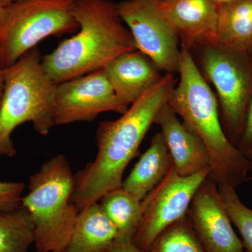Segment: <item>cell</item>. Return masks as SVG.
I'll list each match as a JSON object with an SVG mask.
<instances>
[{
  "instance_id": "6da1fadb",
  "label": "cell",
  "mask_w": 252,
  "mask_h": 252,
  "mask_svg": "<svg viewBox=\"0 0 252 252\" xmlns=\"http://www.w3.org/2000/svg\"><path fill=\"white\" fill-rule=\"evenodd\" d=\"M175 86L174 74L165 73L119 119L99 124L97 156L75 177L72 201L79 212L122 187L126 167L138 152Z\"/></svg>"
},
{
  "instance_id": "7a4b0ae2",
  "label": "cell",
  "mask_w": 252,
  "mask_h": 252,
  "mask_svg": "<svg viewBox=\"0 0 252 252\" xmlns=\"http://www.w3.org/2000/svg\"><path fill=\"white\" fill-rule=\"evenodd\" d=\"M180 81L167 104L200 137L208 151L211 180L236 189L252 181V160L243 155L225 134L217 95L207 84L191 51L181 46Z\"/></svg>"
},
{
  "instance_id": "3957f363",
  "label": "cell",
  "mask_w": 252,
  "mask_h": 252,
  "mask_svg": "<svg viewBox=\"0 0 252 252\" xmlns=\"http://www.w3.org/2000/svg\"><path fill=\"white\" fill-rule=\"evenodd\" d=\"M79 31L41 59L44 72L56 84L103 69L119 56L136 51L135 41L109 0H76Z\"/></svg>"
},
{
  "instance_id": "277c9868",
  "label": "cell",
  "mask_w": 252,
  "mask_h": 252,
  "mask_svg": "<svg viewBox=\"0 0 252 252\" xmlns=\"http://www.w3.org/2000/svg\"><path fill=\"white\" fill-rule=\"evenodd\" d=\"M4 89L0 101V157L16 154L11 139L18 126L31 122L34 130L47 135L55 126V96L58 84L50 79L34 48L4 69Z\"/></svg>"
},
{
  "instance_id": "5b68a950",
  "label": "cell",
  "mask_w": 252,
  "mask_h": 252,
  "mask_svg": "<svg viewBox=\"0 0 252 252\" xmlns=\"http://www.w3.org/2000/svg\"><path fill=\"white\" fill-rule=\"evenodd\" d=\"M74 188L75 176L63 154L46 160L30 177L22 206L34 224L36 252L67 249L79 213L72 201Z\"/></svg>"
},
{
  "instance_id": "8992f818",
  "label": "cell",
  "mask_w": 252,
  "mask_h": 252,
  "mask_svg": "<svg viewBox=\"0 0 252 252\" xmlns=\"http://www.w3.org/2000/svg\"><path fill=\"white\" fill-rule=\"evenodd\" d=\"M76 0H26L11 5L0 36V65L7 68L39 41L79 28Z\"/></svg>"
},
{
  "instance_id": "52a82bcc",
  "label": "cell",
  "mask_w": 252,
  "mask_h": 252,
  "mask_svg": "<svg viewBox=\"0 0 252 252\" xmlns=\"http://www.w3.org/2000/svg\"><path fill=\"white\" fill-rule=\"evenodd\" d=\"M204 77L217 92L222 125L237 145L252 94V59L248 54L219 44L200 46Z\"/></svg>"
},
{
  "instance_id": "ba28073f",
  "label": "cell",
  "mask_w": 252,
  "mask_h": 252,
  "mask_svg": "<svg viewBox=\"0 0 252 252\" xmlns=\"http://www.w3.org/2000/svg\"><path fill=\"white\" fill-rule=\"evenodd\" d=\"M210 170L183 177L172 167L163 180L142 200L143 216L132 243L149 252L164 230L187 215L197 190Z\"/></svg>"
},
{
  "instance_id": "9c48e42d",
  "label": "cell",
  "mask_w": 252,
  "mask_h": 252,
  "mask_svg": "<svg viewBox=\"0 0 252 252\" xmlns=\"http://www.w3.org/2000/svg\"><path fill=\"white\" fill-rule=\"evenodd\" d=\"M117 4L119 16L130 31L136 47L152 60L159 70L178 72L180 37L157 3L126 0Z\"/></svg>"
},
{
  "instance_id": "30bf717a",
  "label": "cell",
  "mask_w": 252,
  "mask_h": 252,
  "mask_svg": "<svg viewBox=\"0 0 252 252\" xmlns=\"http://www.w3.org/2000/svg\"><path fill=\"white\" fill-rule=\"evenodd\" d=\"M129 106L118 97L104 69L58 84L55 125L91 122L104 112L124 114Z\"/></svg>"
},
{
  "instance_id": "8fae6325",
  "label": "cell",
  "mask_w": 252,
  "mask_h": 252,
  "mask_svg": "<svg viewBox=\"0 0 252 252\" xmlns=\"http://www.w3.org/2000/svg\"><path fill=\"white\" fill-rule=\"evenodd\" d=\"M187 217L205 252H245L218 185L209 177L194 195Z\"/></svg>"
},
{
  "instance_id": "7c38bea8",
  "label": "cell",
  "mask_w": 252,
  "mask_h": 252,
  "mask_svg": "<svg viewBox=\"0 0 252 252\" xmlns=\"http://www.w3.org/2000/svg\"><path fill=\"white\" fill-rule=\"evenodd\" d=\"M156 3L178 34L181 46L191 51L216 44V3L211 0H160Z\"/></svg>"
},
{
  "instance_id": "4fadbf2b",
  "label": "cell",
  "mask_w": 252,
  "mask_h": 252,
  "mask_svg": "<svg viewBox=\"0 0 252 252\" xmlns=\"http://www.w3.org/2000/svg\"><path fill=\"white\" fill-rule=\"evenodd\" d=\"M154 124L160 126L178 175L189 177L210 170V155L205 144L187 124L181 122L167 102L158 112Z\"/></svg>"
},
{
  "instance_id": "5bb4252c",
  "label": "cell",
  "mask_w": 252,
  "mask_h": 252,
  "mask_svg": "<svg viewBox=\"0 0 252 252\" xmlns=\"http://www.w3.org/2000/svg\"><path fill=\"white\" fill-rule=\"evenodd\" d=\"M103 69L118 97L127 106L162 77L152 60L138 50L119 56Z\"/></svg>"
},
{
  "instance_id": "9a60e30c",
  "label": "cell",
  "mask_w": 252,
  "mask_h": 252,
  "mask_svg": "<svg viewBox=\"0 0 252 252\" xmlns=\"http://www.w3.org/2000/svg\"><path fill=\"white\" fill-rule=\"evenodd\" d=\"M173 161L160 132L152 137L149 148L123 181L122 187L134 198L143 200L168 174Z\"/></svg>"
},
{
  "instance_id": "2e32d148",
  "label": "cell",
  "mask_w": 252,
  "mask_h": 252,
  "mask_svg": "<svg viewBox=\"0 0 252 252\" xmlns=\"http://www.w3.org/2000/svg\"><path fill=\"white\" fill-rule=\"evenodd\" d=\"M117 239V228L97 202L79 212L67 250L69 252H111Z\"/></svg>"
},
{
  "instance_id": "e0dca14e",
  "label": "cell",
  "mask_w": 252,
  "mask_h": 252,
  "mask_svg": "<svg viewBox=\"0 0 252 252\" xmlns=\"http://www.w3.org/2000/svg\"><path fill=\"white\" fill-rule=\"evenodd\" d=\"M216 44L249 54L252 47V0L217 4Z\"/></svg>"
},
{
  "instance_id": "ac0fdd59",
  "label": "cell",
  "mask_w": 252,
  "mask_h": 252,
  "mask_svg": "<svg viewBox=\"0 0 252 252\" xmlns=\"http://www.w3.org/2000/svg\"><path fill=\"white\" fill-rule=\"evenodd\" d=\"M99 201L104 213L117 228V241H133L143 216L142 201L122 187L106 193Z\"/></svg>"
},
{
  "instance_id": "d6986e66",
  "label": "cell",
  "mask_w": 252,
  "mask_h": 252,
  "mask_svg": "<svg viewBox=\"0 0 252 252\" xmlns=\"http://www.w3.org/2000/svg\"><path fill=\"white\" fill-rule=\"evenodd\" d=\"M34 240V224L24 207L0 211V252H28Z\"/></svg>"
},
{
  "instance_id": "ffe728a7",
  "label": "cell",
  "mask_w": 252,
  "mask_h": 252,
  "mask_svg": "<svg viewBox=\"0 0 252 252\" xmlns=\"http://www.w3.org/2000/svg\"><path fill=\"white\" fill-rule=\"evenodd\" d=\"M148 252H205L188 217L170 225L160 235Z\"/></svg>"
},
{
  "instance_id": "44dd1931",
  "label": "cell",
  "mask_w": 252,
  "mask_h": 252,
  "mask_svg": "<svg viewBox=\"0 0 252 252\" xmlns=\"http://www.w3.org/2000/svg\"><path fill=\"white\" fill-rule=\"evenodd\" d=\"M218 187L230 220L241 236L245 252H252V209L242 202L234 187L226 185Z\"/></svg>"
},
{
  "instance_id": "7402d4cb",
  "label": "cell",
  "mask_w": 252,
  "mask_h": 252,
  "mask_svg": "<svg viewBox=\"0 0 252 252\" xmlns=\"http://www.w3.org/2000/svg\"><path fill=\"white\" fill-rule=\"evenodd\" d=\"M25 185L0 180V211L15 210L22 205Z\"/></svg>"
},
{
  "instance_id": "603a6c76",
  "label": "cell",
  "mask_w": 252,
  "mask_h": 252,
  "mask_svg": "<svg viewBox=\"0 0 252 252\" xmlns=\"http://www.w3.org/2000/svg\"><path fill=\"white\" fill-rule=\"evenodd\" d=\"M236 147L245 157L252 160V94L247 106L243 130Z\"/></svg>"
},
{
  "instance_id": "cb8c5ba5",
  "label": "cell",
  "mask_w": 252,
  "mask_h": 252,
  "mask_svg": "<svg viewBox=\"0 0 252 252\" xmlns=\"http://www.w3.org/2000/svg\"><path fill=\"white\" fill-rule=\"evenodd\" d=\"M111 252H148L143 251L136 247L132 242H116L113 247Z\"/></svg>"
},
{
  "instance_id": "d4e9b609",
  "label": "cell",
  "mask_w": 252,
  "mask_h": 252,
  "mask_svg": "<svg viewBox=\"0 0 252 252\" xmlns=\"http://www.w3.org/2000/svg\"><path fill=\"white\" fill-rule=\"evenodd\" d=\"M10 6H7V5L0 2V36L2 33L5 23H6V19H7Z\"/></svg>"
},
{
  "instance_id": "484cf974",
  "label": "cell",
  "mask_w": 252,
  "mask_h": 252,
  "mask_svg": "<svg viewBox=\"0 0 252 252\" xmlns=\"http://www.w3.org/2000/svg\"><path fill=\"white\" fill-rule=\"evenodd\" d=\"M4 69L0 65V101H1L3 92H4Z\"/></svg>"
},
{
  "instance_id": "4316f807",
  "label": "cell",
  "mask_w": 252,
  "mask_h": 252,
  "mask_svg": "<svg viewBox=\"0 0 252 252\" xmlns=\"http://www.w3.org/2000/svg\"><path fill=\"white\" fill-rule=\"evenodd\" d=\"M26 1V0H0V2L2 3L7 6L16 4V3L21 2V1Z\"/></svg>"
},
{
  "instance_id": "83f0119b",
  "label": "cell",
  "mask_w": 252,
  "mask_h": 252,
  "mask_svg": "<svg viewBox=\"0 0 252 252\" xmlns=\"http://www.w3.org/2000/svg\"><path fill=\"white\" fill-rule=\"evenodd\" d=\"M217 4H223V3L229 2V1H234V0H211Z\"/></svg>"
},
{
  "instance_id": "f1b7e54d",
  "label": "cell",
  "mask_w": 252,
  "mask_h": 252,
  "mask_svg": "<svg viewBox=\"0 0 252 252\" xmlns=\"http://www.w3.org/2000/svg\"><path fill=\"white\" fill-rule=\"evenodd\" d=\"M147 1H154V2H157V1H160V0H147Z\"/></svg>"
},
{
  "instance_id": "f546056e",
  "label": "cell",
  "mask_w": 252,
  "mask_h": 252,
  "mask_svg": "<svg viewBox=\"0 0 252 252\" xmlns=\"http://www.w3.org/2000/svg\"><path fill=\"white\" fill-rule=\"evenodd\" d=\"M55 252H69V251H68V250H67V249H66V250H62V251Z\"/></svg>"
},
{
  "instance_id": "4dcf8cb0",
  "label": "cell",
  "mask_w": 252,
  "mask_h": 252,
  "mask_svg": "<svg viewBox=\"0 0 252 252\" xmlns=\"http://www.w3.org/2000/svg\"><path fill=\"white\" fill-rule=\"evenodd\" d=\"M249 55H250V56H251L252 59V47L251 49V51H250V52L249 53Z\"/></svg>"
}]
</instances>
